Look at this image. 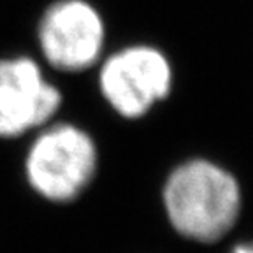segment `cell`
Returning a JSON list of instances; mask_svg holds the SVG:
<instances>
[{
    "mask_svg": "<svg viewBox=\"0 0 253 253\" xmlns=\"http://www.w3.org/2000/svg\"><path fill=\"white\" fill-rule=\"evenodd\" d=\"M99 90L104 100L126 120L150 113L172 90V65L151 44H130L100 60Z\"/></svg>",
    "mask_w": 253,
    "mask_h": 253,
    "instance_id": "cell-3",
    "label": "cell"
},
{
    "mask_svg": "<svg viewBox=\"0 0 253 253\" xmlns=\"http://www.w3.org/2000/svg\"><path fill=\"white\" fill-rule=\"evenodd\" d=\"M170 223L181 236L214 243L225 236L241 211L236 178L210 160H190L176 167L164 188Z\"/></svg>",
    "mask_w": 253,
    "mask_h": 253,
    "instance_id": "cell-1",
    "label": "cell"
},
{
    "mask_svg": "<svg viewBox=\"0 0 253 253\" xmlns=\"http://www.w3.org/2000/svg\"><path fill=\"white\" fill-rule=\"evenodd\" d=\"M232 253H253V243H248V245H239V246H236Z\"/></svg>",
    "mask_w": 253,
    "mask_h": 253,
    "instance_id": "cell-6",
    "label": "cell"
},
{
    "mask_svg": "<svg viewBox=\"0 0 253 253\" xmlns=\"http://www.w3.org/2000/svg\"><path fill=\"white\" fill-rule=\"evenodd\" d=\"M62 93L30 56L0 58V139H16L51 123Z\"/></svg>",
    "mask_w": 253,
    "mask_h": 253,
    "instance_id": "cell-5",
    "label": "cell"
},
{
    "mask_svg": "<svg viewBox=\"0 0 253 253\" xmlns=\"http://www.w3.org/2000/svg\"><path fill=\"white\" fill-rule=\"evenodd\" d=\"M37 44L49 67L84 72L102 60L106 23L88 0H55L37 23Z\"/></svg>",
    "mask_w": 253,
    "mask_h": 253,
    "instance_id": "cell-4",
    "label": "cell"
},
{
    "mask_svg": "<svg viewBox=\"0 0 253 253\" xmlns=\"http://www.w3.org/2000/svg\"><path fill=\"white\" fill-rule=\"evenodd\" d=\"M25 157L30 188L51 202H71L83 194L97 172L99 153L86 130L72 123L39 128Z\"/></svg>",
    "mask_w": 253,
    "mask_h": 253,
    "instance_id": "cell-2",
    "label": "cell"
}]
</instances>
